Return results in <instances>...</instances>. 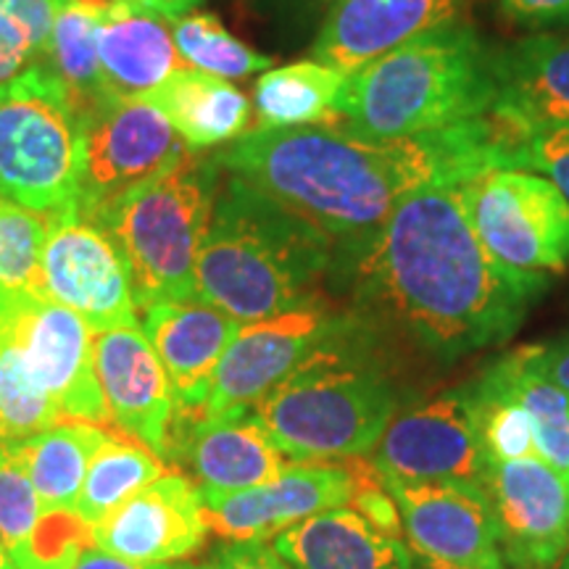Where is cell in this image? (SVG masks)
Segmentation results:
<instances>
[{
  "label": "cell",
  "instance_id": "obj_42",
  "mask_svg": "<svg viewBox=\"0 0 569 569\" xmlns=\"http://www.w3.org/2000/svg\"><path fill=\"white\" fill-rule=\"evenodd\" d=\"M71 569H167V565H161V567L134 565V561L113 557V553H109V551H101V549H96V546H90V549H84L80 553V559L71 565Z\"/></svg>",
  "mask_w": 569,
  "mask_h": 569
},
{
  "label": "cell",
  "instance_id": "obj_4",
  "mask_svg": "<svg viewBox=\"0 0 569 569\" xmlns=\"http://www.w3.org/2000/svg\"><path fill=\"white\" fill-rule=\"evenodd\" d=\"M496 98L493 48L459 21L348 74L338 122L372 138H409L486 117Z\"/></svg>",
  "mask_w": 569,
  "mask_h": 569
},
{
  "label": "cell",
  "instance_id": "obj_18",
  "mask_svg": "<svg viewBox=\"0 0 569 569\" xmlns=\"http://www.w3.org/2000/svg\"><path fill=\"white\" fill-rule=\"evenodd\" d=\"M96 372L109 422L127 438L167 459L172 451L174 393L159 353L142 327L96 332Z\"/></svg>",
  "mask_w": 569,
  "mask_h": 569
},
{
  "label": "cell",
  "instance_id": "obj_16",
  "mask_svg": "<svg viewBox=\"0 0 569 569\" xmlns=\"http://www.w3.org/2000/svg\"><path fill=\"white\" fill-rule=\"evenodd\" d=\"M201 490L188 475L163 472L92 525V546L134 565H169L196 553L209 536Z\"/></svg>",
  "mask_w": 569,
  "mask_h": 569
},
{
  "label": "cell",
  "instance_id": "obj_17",
  "mask_svg": "<svg viewBox=\"0 0 569 569\" xmlns=\"http://www.w3.org/2000/svg\"><path fill=\"white\" fill-rule=\"evenodd\" d=\"M353 478L336 461H296L240 493L203 498L209 528L224 540H269L319 511L348 507Z\"/></svg>",
  "mask_w": 569,
  "mask_h": 569
},
{
  "label": "cell",
  "instance_id": "obj_31",
  "mask_svg": "<svg viewBox=\"0 0 569 569\" xmlns=\"http://www.w3.org/2000/svg\"><path fill=\"white\" fill-rule=\"evenodd\" d=\"M174 46L188 67L224 77V80H243L256 71L272 67L267 53L246 46L224 30V24L213 13L188 11L172 19Z\"/></svg>",
  "mask_w": 569,
  "mask_h": 569
},
{
  "label": "cell",
  "instance_id": "obj_9",
  "mask_svg": "<svg viewBox=\"0 0 569 569\" xmlns=\"http://www.w3.org/2000/svg\"><path fill=\"white\" fill-rule=\"evenodd\" d=\"M42 290L80 315L92 332L138 325L140 309L122 246L77 203L48 213Z\"/></svg>",
  "mask_w": 569,
  "mask_h": 569
},
{
  "label": "cell",
  "instance_id": "obj_35",
  "mask_svg": "<svg viewBox=\"0 0 569 569\" xmlns=\"http://www.w3.org/2000/svg\"><path fill=\"white\" fill-rule=\"evenodd\" d=\"M522 169L543 174L569 201V127L530 130L522 148Z\"/></svg>",
  "mask_w": 569,
  "mask_h": 569
},
{
  "label": "cell",
  "instance_id": "obj_5",
  "mask_svg": "<svg viewBox=\"0 0 569 569\" xmlns=\"http://www.w3.org/2000/svg\"><path fill=\"white\" fill-rule=\"evenodd\" d=\"M365 336L367 325L348 317L253 409L284 459L365 457L398 415V390L367 356Z\"/></svg>",
  "mask_w": 569,
  "mask_h": 569
},
{
  "label": "cell",
  "instance_id": "obj_26",
  "mask_svg": "<svg viewBox=\"0 0 569 569\" xmlns=\"http://www.w3.org/2000/svg\"><path fill=\"white\" fill-rule=\"evenodd\" d=\"M109 438L92 422H59L34 436L6 440L11 457L30 478L46 511H74L88 469Z\"/></svg>",
  "mask_w": 569,
  "mask_h": 569
},
{
  "label": "cell",
  "instance_id": "obj_8",
  "mask_svg": "<svg viewBox=\"0 0 569 569\" xmlns=\"http://www.w3.org/2000/svg\"><path fill=\"white\" fill-rule=\"evenodd\" d=\"M467 219L498 264L559 274L569 264V201L530 169H490L459 184Z\"/></svg>",
  "mask_w": 569,
  "mask_h": 569
},
{
  "label": "cell",
  "instance_id": "obj_25",
  "mask_svg": "<svg viewBox=\"0 0 569 569\" xmlns=\"http://www.w3.org/2000/svg\"><path fill=\"white\" fill-rule=\"evenodd\" d=\"M146 98L159 106L188 151L230 146L251 132V101L246 92L209 71L182 67Z\"/></svg>",
  "mask_w": 569,
  "mask_h": 569
},
{
  "label": "cell",
  "instance_id": "obj_41",
  "mask_svg": "<svg viewBox=\"0 0 569 569\" xmlns=\"http://www.w3.org/2000/svg\"><path fill=\"white\" fill-rule=\"evenodd\" d=\"M267 9L280 24L290 30H306L311 24H322L325 13L338 3V0H264Z\"/></svg>",
  "mask_w": 569,
  "mask_h": 569
},
{
  "label": "cell",
  "instance_id": "obj_12",
  "mask_svg": "<svg viewBox=\"0 0 569 569\" xmlns=\"http://www.w3.org/2000/svg\"><path fill=\"white\" fill-rule=\"evenodd\" d=\"M346 319L325 301H317L240 325L213 375L203 417L259 407L261 398L288 380Z\"/></svg>",
  "mask_w": 569,
  "mask_h": 569
},
{
  "label": "cell",
  "instance_id": "obj_21",
  "mask_svg": "<svg viewBox=\"0 0 569 569\" xmlns=\"http://www.w3.org/2000/svg\"><path fill=\"white\" fill-rule=\"evenodd\" d=\"M182 440L203 498L256 488L288 465L253 409L201 417Z\"/></svg>",
  "mask_w": 569,
  "mask_h": 569
},
{
  "label": "cell",
  "instance_id": "obj_15",
  "mask_svg": "<svg viewBox=\"0 0 569 569\" xmlns=\"http://www.w3.org/2000/svg\"><path fill=\"white\" fill-rule=\"evenodd\" d=\"M501 553L511 569H551L569 546V486L540 457L490 465Z\"/></svg>",
  "mask_w": 569,
  "mask_h": 569
},
{
  "label": "cell",
  "instance_id": "obj_50",
  "mask_svg": "<svg viewBox=\"0 0 569 569\" xmlns=\"http://www.w3.org/2000/svg\"><path fill=\"white\" fill-rule=\"evenodd\" d=\"M567 486H569V478H567Z\"/></svg>",
  "mask_w": 569,
  "mask_h": 569
},
{
  "label": "cell",
  "instance_id": "obj_3",
  "mask_svg": "<svg viewBox=\"0 0 569 569\" xmlns=\"http://www.w3.org/2000/svg\"><path fill=\"white\" fill-rule=\"evenodd\" d=\"M336 243L240 177L219 182L196 267V301L256 322L322 301Z\"/></svg>",
  "mask_w": 569,
  "mask_h": 569
},
{
  "label": "cell",
  "instance_id": "obj_40",
  "mask_svg": "<svg viewBox=\"0 0 569 569\" xmlns=\"http://www.w3.org/2000/svg\"><path fill=\"white\" fill-rule=\"evenodd\" d=\"M525 359L538 375L569 393V332L551 343L525 346Z\"/></svg>",
  "mask_w": 569,
  "mask_h": 569
},
{
  "label": "cell",
  "instance_id": "obj_19",
  "mask_svg": "<svg viewBox=\"0 0 569 569\" xmlns=\"http://www.w3.org/2000/svg\"><path fill=\"white\" fill-rule=\"evenodd\" d=\"M472 0H338L311 42V59L353 74L419 34L459 24Z\"/></svg>",
  "mask_w": 569,
  "mask_h": 569
},
{
  "label": "cell",
  "instance_id": "obj_30",
  "mask_svg": "<svg viewBox=\"0 0 569 569\" xmlns=\"http://www.w3.org/2000/svg\"><path fill=\"white\" fill-rule=\"evenodd\" d=\"M515 390L536 427V453L559 475L569 478V393L538 375L525 359V348L498 356Z\"/></svg>",
  "mask_w": 569,
  "mask_h": 569
},
{
  "label": "cell",
  "instance_id": "obj_45",
  "mask_svg": "<svg viewBox=\"0 0 569 569\" xmlns=\"http://www.w3.org/2000/svg\"><path fill=\"white\" fill-rule=\"evenodd\" d=\"M0 569H19L17 565H13L11 553H9V549H6V546H3V540H0Z\"/></svg>",
  "mask_w": 569,
  "mask_h": 569
},
{
  "label": "cell",
  "instance_id": "obj_34",
  "mask_svg": "<svg viewBox=\"0 0 569 569\" xmlns=\"http://www.w3.org/2000/svg\"><path fill=\"white\" fill-rule=\"evenodd\" d=\"M42 515L46 509H42L30 478L11 457L9 446L0 443V540L19 569L30 557Z\"/></svg>",
  "mask_w": 569,
  "mask_h": 569
},
{
  "label": "cell",
  "instance_id": "obj_27",
  "mask_svg": "<svg viewBox=\"0 0 569 569\" xmlns=\"http://www.w3.org/2000/svg\"><path fill=\"white\" fill-rule=\"evenodd\" d=\"M346 82L348 74L315 59L269 69L253 88L259 130L338 122Z\"/></svg>",
  "mask_w": 569,
  "mask_h": 569
},
{
  "label": "cell",
  "instance_id": "obj_23",
  "mask_svg": "<svg viewBox=\"0 0 569 569\" xmlns=\"http://www.w3.org/2000/svg\"><path fill=\"white\" fill-rule=\"evenodd\" d=\"M272 546L293 569H415L407 540L348 507L303 519Z\"/></svg>",
  "mask_w": 569,
  "mask_h": 569
},
{
  "label": "cell",
  "instance_id": "obj_33",
  "mask_svg": "<svg viewBox=\"0 0 569 569\" xmlns=\"http://www.w3.org/2000/svg\"><path fill=\"white\" fill-rule=\"evenodd\" d=\"M61 422V411L21 369L17 346L0 325V443L19 440Z\"/></svg>",
  "mask_w": 569,
  "mask_h": 569
},
{
  "label": "cell",
  "instance_id": "obj_32",
  "mask_svg": "<svg viewBox=\"0 0 569 569\" xmlns=\"http://www.w3.org/2000/svg\"><path fill=\"white\" fill-rule=\"evenodd\" d=\"M48 213L32 211L0 196V288L13 298H46L42 246Z\"/></svg>",
  "mask_w": 569,
  "mask_h": 569
},
{
  "label": "cell",
  "instance_id": "obj_28",
  "mask_svg": "<svg viewBox=\"0 0 569 569\" xmlns=\"http://www.w3.org/2000/svg\"><path fill=\"white\" fill-rule=\"evenodd\" d=\"M163 472H169V469L151 448L132 438L109 432L88 469L74 511L88 525H98L113 509L122 507L132 493L159 480Z\"/></svg>",
  "mask_w": 569,
  "mask_h": 569
},
{
  "label": "cell",
  "instance_id": "obj_13",
  "mask_svg": "<svg viewBox=\"0 0 569 569\" xmlns=\"http://www.w3.org/2000/svg\"><path fill=\"white\" fill-rule=\"evenodd\" d=\"M386 480L472 482L486 488L490 461L459 388L398 411L372 448Z\"/></svg>",
  "mask_w": 569,
  "mask_h": 569
},
{
  "label": "cell",
  "instance_id": "obj_24",
  "mask_svg": "<svg viewBox=\"0 0 569 569\" xmlns=\"http://www.w3.org/2000/svg\"><path fill=\"white\" fill-rule=\"evenodd\" d=\"M98 59L113 96L146 98L188 63L174 46L172 19L140 3H111L98 30Z\"/></svg>",
  "mask_w": 569,
  "mask_h": 569
},
{
  "label": "cell",
  "instance_id": "obj_36",
  "mask_svg": "<svg viewBox=\"0 0 569 569\" xmlns=\"http://www.w3.org/2000/svg\"><path fill=\"white\" fill-rule=\"evenodd\" d=\"M67 3L69 0H0V13L17 21L21 30L30 34L34 48H38L42 61H46L56 17H59Z\"/></svg>",
  "mask_w": 569,
  "mask_h": 569
},
{
  "label": "cell",
  "instance_id": "obj_6",
  "mask_svg": "<svg viewBox=\"0 0 569 569\" xmlns=\"http://www.w3.org/2000/svg\"><path fill=\"white\" fill-rule=\"evenodd\" d=\"M222 167L182 151L159 174L92 213L130 261L138 309L193 301L196 267L217 201Z\"/></svg>",
  "mask_w": 569,
  "mask_h": 569
},
{
  "label": "cell",
  "instance_id": "obj_1",
  "mask_svg": "<svg viewBox=\"0 0 569 569\" xmlns=\"http://www.w3.org/2000/svg\"><path fill=\"white\" fill-rule=\"evenodd\" d=\"M330 272L348 282L359 322L388 327L440 361L507 343L549 288L546 274L498 264L469 224L459 184L409 196Z\"/></svg>",
  "mask_w": 569,
  "mask_h": 569
},
{
  "label": "cell",
  "instance_id": "obj_49",
  "mask_svg": "<svg viewBox=\"0 0 569 569\" xmlns=\"http://www.w3.org/2000/svg\"><path fill=\"white\" fill-rule=\"evenodd\" d=\"M167 569H211V565H206V567H196V565H177V567H169V565H167Z\"/></svg>",
  "mask_w": 569,
  "mask_h": 569
},
{
  "label": "cell",
  "instance_id": "obj_14",
  "mask_svg": "<svg viewBox=\"0 0 569 569\" xmlns=\"http://www.w3.org/2000/svg\"><path fill=\"white\" fill-rule=\"evenodd\" d=\"M386 480V478H382ZM409 549L446 565L509 569L488 488L472 482L386 480Z\"/></svg>",
  "mask_w": 569,
  "mask_h": 569
},
{
  "label": "cell",
  "instance_id": "obj_43",
  "mask_svg": "<svg viewBox=\"0 0 569 569\" xmlns=\"http://www.w3.org/2000/svg\"><path fill=\"white\" fill-rule=\"evenodd\" d=\"M196 3L198 0H148L146 6L148 9L163 13L167 19H177V17H182V13L193 11Z\"/></svg>",
  "mask_w": 569,
  "mask_h": 569
},
{
  "label": "cell",
  "instance_id": "obj_37",
  "mask_svg": "<svg viewBox=\"0 0 569 569\" xmlns=\"http://www.w3.org/2000/svg\"><path fill=\"white\" fill-rule=\"evenodd\" d=\"M211 569H293L267 540H227Z\"/></svg>",
  "mask_w": 569,
  "mask_h": 569
},
{
  "label": "cell",
  "instance_id": "obj_11",
  "mask_svg": "<svg viewBox=\"0 0 569 569\" xmlns=\"http://www.w3.org/2000/svg\"><path fill=\"white\" fill-rule=\"evenodd\" d=\"M82 119L84 156L77 206L88 217L117 201L127 190L151 180L188 151L169 119L148 98L111 92L82 109Z\"/></svg>",
  "mask_w": 569,
  "mask_h": 569
},
{
  "label": "cell",
  "instance_id": "obj_47",
  "mask_svg": "<svg viewBox=\"0 0 569 569\" xmlns=\"http://www.w3.org/2000/svg\"><path fill=\"white\" fill-rule=\"evenodd\" d=\"M551 569H569V546H567V551L561 553L559 561H557V565H553Z\"/></svg>",
  "mask_w": 569,
  "mask_h": 569
},
{
  "label": "cell",
  "instance_id": "obj_29",
  "mask_svg": "<svg viewBox=\"0 0 569 569\" xmlns=\"http://www.w3.org/2000/svg\"><path fill=\"white\" fill-rule=\"evenodd\" d=\"M103 11L106 9L84 3V0H69L56 17L51 42H48L46 61H51L48 67L71 90L80 111L111 96L103 80L101 59H98V30H101Z\"/></svg>",
  "mask_w": 569,
  "mask_h": 569
},
{
  "label": "cell",
  "instance_id": "obj_2",
  "mask_svg": "<svg viewBox=\"0 0 569 569\" xmlns=\"http://www.w3.org/2000/svg\"><path fill=\"white\" fill-rule=\"evenodd\" d=\"M525 132L490 111L448 130L372 138L343 122L246 132L213 159L336 243L375 232L409 196L522 169Z\"/></svg>",
  "mask_w": 569,
  "mask_h": 569
},
{
  "label": "cell",
  "instance_id": "obj_22",
  "mask_svg": "<svg viewBox=\"0 0 569 569\" xmlns=\"http://www.w3.org/2000/svg\"><path fill=\"white\" fill-rule=\"evenodd\" d=\"M493 111L525 134L540 127H569V34L538 32L493 48Z\"/></svg>",
  "mask_w": 569,
  "mask_h": 569
},
{
  "label": "cell",
  "instance_id": "obj_46",
  "mask_svg": "<svg viewBox=\"0 0 569 569\" xmlns=\"http://www.w3.org/2000/svg\"><path fill=\"white\" fill-rule=\"evenodd\" d=\"M84 3H92V6H98V9H109L111 3H119V0H84ZM127 3H140V6H146L148 0H127Z\"/></svg>",
  "mask_w": 569,
  "mask_h": 569
},
{
  "label": "cell",
  "instance_id": "obj_7",
  "mask_svg": "<svg viewBox=\"0 0 569 569\" xmlns=\"http://www.w3.org/2000/svg\"><path fill=\"white\" fill-rule=\"evenodd\" d=\"M84 119L48 63L0 84V196L51 213L82 190Z\"/></svg>",
  "mask_w": 569,
  "mask_h": 569
},
{
  "label": "cell",
  "instance_id": "obj_10",
  "mask_svg": "<svg viewBox=\"0 0 569 569\" xmlns=\"http://www.w3.org/2000/svg\"><path fill=\"white\" fill-rule=\"evenodd\" d=\"M0 325L17 346L21 369L63 422H109L96 372V332L80 315L51 298H11Z\"/></svg>",
  "mask_w": 569,
  "mask_h": 569
},
{
  "label": "cell",
  "instance_id": "obj_20",
  "mask_svg": "<svg viewBox=\"0 0 569 569\" xmlns=\"http://www.w3.org/2000/svg\"><path fill=\"white\" fill-rule=\"evenodd\" d=\"M142 315V332L151 340L172 382L174 425L198 422L209 401L219 361L243 322L196 298L153 303Z\"/></svg>",
  "mask_w": 569,
  "mask_h": 569
},
{
  "label": "cell",
  "instance_id": "obj_48",
  "mask_svg": "<svg viewBox=\"0 0 569 569\" xmlns=\"http://www.w3.org/2000/svg\"><path fill=\"white\" fill-rule=\"evenodd\" d=\"M11 298H13V296H9V293H6V290H3V288H0V311H3V309H6V306H9V303H11Z\"/></svg>",
  "mask_w": 569,
  "mask_h": 569
},
{
  "label": "cell",
  "instance_id": "obj_38",
  "mask_svg": "<svg viewBox=\"0 0 569 569\" xmlns=\"http://www.w3.org/2000/svg\"><path fill=\"white\" fill-rule=\"evenodd\" d=\"M32 61L42 63V56L17 21L0 13V84L13 80L24 69L34 67Z\"/></svg>",
  "mask_w": 569,
  "mask_h": 569
},
{
  "label": "cell",
  "instance_id": "obj_44",
  "mask_svg": "<svg viewBox=\"0 0 569 569\" xmlns=\"http://www.w3.org/2000/svg\"><path fill=\"white\" fill-rule=\"evenodd\" d=\"M415 569H478V567H459V565H446V561H436L427 559L415 553Z\"/></svg>",
  "mask_w": 569,
  "mask_h": 569
},
{
  "label": "cell",
  "instance_id": "obj_39",
  "mask_svg": "<svg viewBox=\"0 0 569 569\" xmlns=\"http://www.w3.org/2000/svg\"><path fill=\"white\" fill-rule=\"evenodd\" d=\"M498 3L515 24L528 30L569 24V0H498Z\"/></svg>",
  "mask_w": 569,
  "mask_h": 569
}]
</instances>
